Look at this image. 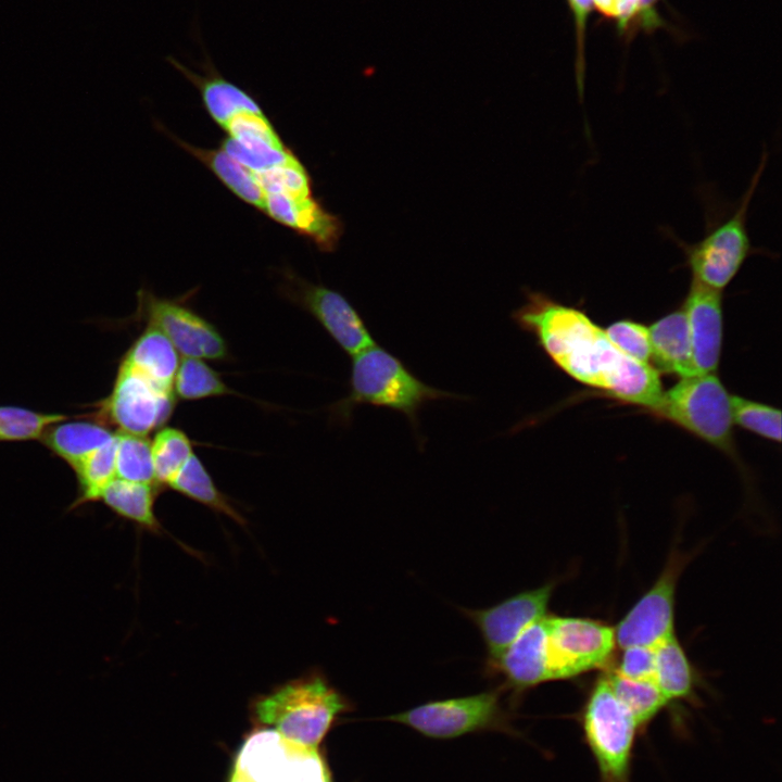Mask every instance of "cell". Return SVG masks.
<instances>
[{
    "label": "cell",
    "instance_id": "obj_28",
    "mask_svg": "<svg viewBox=\"0 0 782 782\" xmlns=\"http://www.w3.org/2000/svg\"><path fill=\"white\" fill-rule=\"evenodd\" d=\"M115 478L159 485L155 480L151 442L146 436L121 431L116 434Z\"/></svg>",
    "mask_w": 782,
    "mask_h": 782
},
{
    "label": "cell",
    "instance_id": "obj_20",
    "mask_svg": "<svg viewBox=\"0 0 782 782\" xmlns=\"http://www.w3.org/2000/svg\"><path fill=\"white\" fill-rule=\"evenodd\" d=\"M651 365L659 373L680 378L696 373L684 310L681 307L648 327Z\"/></svg>",
    "mask_w": 782,
    "mask_h": 782
},
{
    "label": "cell",
    "instance_id": "obj_10",
    "mask_svg": "<svg viewBox=\"0 0 782 782\" xmlns=\"http://www.w3.org/2000/svg\"><path fill=\"white\" fill-rule=\"evenodd\" d=\"M283 293L307 311L350 356L375 345V339L354 306L340 293L286 274Z\"/></svg>",
    "mask_w": 782,
    "mask_h": 782
},
{
    "label": "cell",
    "instance_id": "obj_17",
    "mask_svg": "<svg viewBox=\"0 0 782 782\" xmlns=\"http://www.w3.org/2000/svg\"><path fill=\"white\" fill-rule=\"evenodd\" d=\"M721 292L692 279L682 306L698 375L716 373L720 362L723 338Z\"/></svg>",
    "mask_w": 782,
    "mask_h": 782
},
{
    "label": "cell",
    "instance_id": "obj_36",
    "mask_svg": "<svg viewBox=\"0 0 782 782\" xmlns=\"http://www.w3.org/2000/svg\"><path fill=\"white\" fill-rule=\"evenodd\" d=\"M658 0H622L616 18L620 34L636 28L653 31L663 26V20L656 11Z\"/></svg>",
    "mask_w": 782,
    "mask_h": 782
},
{
    "label": "cell",
    "instance_id": "obj_12",
    "mask_svg": "<svg viewBox=\"0 0 782 782\" xmlns=\"http://www.w3.org/2000/svg\"><path fill=\"white\" fill-rule=\"evenodd\" d=\"M175 401L174 393L161 390L122 363L105 411L121 432L147 436L169 419Z\"/></svg>",
    "mask_w": 782,
    "mask_h": 782
},
{
    "label": "cell",
    "instance_id": "obj_25",
    "mask_svg": "<svg viewBox=\"0 0 782 782\" xmlns=\"http://www.w3.org/2000/svg\"><path fill=\"white\" fill-rule=\"evenodd\" d=\"M41 438L46 445L75 468L88 455L111 441L114 434L96 424L75 421L56 422Z\"/></svg>",
    "mask_w": 782,
    "mask_h": 782
},
{
    "label": "cell",
    "instance_id": "obj_3",
    "mask_svg": "<svg viewBox=\"0 0 782 782\" xmlns=\"http://www.w3.org/2000/svg\"><path fill=\"white\" fill-rule=\"evenodd\" d=\"M352 357L350 392L332 407L344 424L354 408L371 405L403 414L417 430L419 412L426 404L462 398L425 383L400 358L377 344Z\"/></svg>",
    "mask_w": 782,
    "mask_h": 782
},
{
    "label": "cell",
    "instance_id": "obj_26",
    "mask_svg": "<svg viewBox=\"0 0 782 782\" xmlns=\"http://www.w3.org/2000/svg\"><path fill=\"white\" fill-rule=\"evenodd\" d=\"M167 487L218 514L229 517L238 525H247L244 517L234 507L229 499L218 490L201 459L193 453Z\"/></svg>",
    "mask_w": 782,
    "mask_h": 782
},
{
    "label": "cell",
    "instance_id": "obj_5",
    "mask_svg": "<svg viewBox=\"0 0 782 782\" xmlns=\"http://www.w3.org/2000/svg\"><path fill=\"white\" fill-rule=\"evenodd\" d=\"M767 161L765 151L735 210L726 219L711 226L701 240L688 243L668 231L669 237L683 252L692 279L722 291L734 279L745 261L756 253L747 230V216Z\"/></svg>",
    "mask_w": 782,
    "mask_h": 782
},
{
    "label": "cell",
    "instance_id": "obj_14",
    "mask_svg": "<svg viewBox=\"0 0 782 782\" xmlns=\"http://www.w3.org/2000/svg\"><path fill=\"white\" fill-rule=\"evenodd\" d=\"M555 586V581H551L490 607L462 608L482 636L488 653L485 661L495 659L527 627L546 616Z\"/></svg>",
    "mask_w": 782,
    "mask_h": 782
},
{
    "label": "cell",
    "instance_id": "obj_24",
    "mask_svg": "<svg viewBox=\"0 0 782 782\" xmlns=\"http://www.w3.org/2000/svg\"><path fill=\"white\" fill-rule=\"evenodd\" d=\"M654 682L669 704L694 694V670L676 634L655 646Z\"/></svg>",
    "mask_w": 782,
    "mask_h": 782
},
{
    "label": "cell",
    "instance_id": "obj_6",
    "mask_svg": "<svg viewBox=\"0 0 782 782\" xmlns=\"http://www.w3.org/2000/svg\"><path fill=\"white\" fill-rule=\"evenodd\" d=\"M731 395L716 373L680 378L669 390L663 391L651 411L660 418L688 432L732 453L734 447Z\"/></svg>",
    "mask_w": 782,
    "mask_h": 782
},
{
    "label": "cell",
    "instance_id": "obj_16",
    "mask_svg": "<svg viewBox=\"0 0 782 782\" xmlns=\"http://www.w3.org/2000/svg\"><path fill=\"white\" fill-rule=\"evenodd\" d=\"M223 128L222 149L253 174L297 159L263 111L237 114Z\"/></svg>",
    "mask_w": 782,
    "mask_h": 782
},
{
    "label": "cell",
    "instance_id": "obj_2",
    "mask_svg": "<svg viewBox=\"0 0 782 782\" xmlns=\"http://www.w3.org/2000/svg\"><path fill=\"white\" fill-rule=\"evenodd\" d=\"M353 708L320 670H312L253 698L252 720L303 748L318 746L339 717Z\"/></svg>",
    "mask_w": 782,
    "mask_h": 782
},
{
    "label": "cell",
    "instance_id": "obj_22",
    "mask_svg": "<svg viewBox=\"0 0 782 782\" xmlns=\"http://www.w3.org/2000/svg\"><path fill=\"white\" fill-rule=\"evenodd\" d=\"M161 487L114 478L100 499L118 517L133 522L140 530L167 534L155 516L154 503Z\"/></svg>",
    "mask_w": 782,
    "mask_h": 782
},
{
    "label": "cell",
    "instance_id": "obj_8",
    "mask_svg": "<svg viewBox=\"0 0 782 782\" xmlns=\"http://www.w3.org/2000/svg\"><path fill=\"white\" fill-rule=\"evenodd\" d=\"M547 680H567L605 667L616 648L614 628L583 617H544Z\"/></svg>",
    "mask_w": 782,
    "mask_h": 782
},
{
    "label": "cell",
    "instance_id": "obj_32",
    "mask_svg": "<svg viewBox=\"0 0 782 782\" xmlns=\"http://www.w3.org/2000/svg\"><path fill=\"white\" fill-rule=\"evenodd\" d=\"M730 402L733 424L765 439L781 442V411L779 408L739 395H731Z\"/></svg>",
    "mask_w": 782,
    "mask_h": 782
},
{
    "label": "cell",
    "instance_id": "obj_37",
    "mask_svg": "<svg viewBox=\"0 0 782 782\" xmlns=\"http://www.w3.org/2000/svg\"><path fill=\"white\" fill-rule=\"evenodd\" d=\"M620 660L614 671L633 680H653L655 647L633 645L622 648Z\"/></svg>",
    "mask_w": 782,
    "mask_h": 782
},
{
    "label": "cell",
    "instance_id": "obj_11",
    "mask_svg": "<svg viewBox=\"0 0 782 782\" xmlns=\"http://www.w3.org/2000/svg\"><path fill=\"white\" fill-rule=\"evenodd\" d=\"M682 563L671 557L653 585L634 603L614 628L620 648L655 647L674 633V601Z\"/></svg>",
    "mask_w": 782,
    "mask_h": 782
},
{
    "label": "cell",
    "instance_id": "obj_21",
    "mask_svg": "<svg viewBox=\"0 0 782 782\" xmlns=\"http://www.w3.org/2000/svg\"><path fill=\"white\" fill-rule=\"evenodd\" d=\"M123 363L161 390L174 393V380L180 363L178 351L157 328L149 326L129 349Z\"/></svg>",
    "mask_w": 782,
    "mask_h": 782
},
{
    "label": "cell",
    "instance_id": "obj_39",
    "mask_svg": "<svg viewBox=\"0 0 782 782\" xmlns=\"http://www.w3.org/2000/svg\"><path fill=\"white\" fill-rule=\"evenodd\" d=\"M622 0H593L596 9L606 17L617 18Z\"/></svg>",
    "mask_w": 782,
    "mask_h": 782
},
{
    "label": "cell",
    "instance_id": "obj_19",
    "mask_svg": "<svg viewBox=\"0 0 782 782\" xmlns=\"http://www.w3.org/2000/svg\"><path fill=\"white\" fill-rule=\"evenodd\" d=\"M203 55L204 59L199 64L202 70L200 73L174 56H166V61L198 89L204 108L216 124L224 127L237 114L263 111L249 92L217 71L205 51Z\"/></svg>",
    "mask_w": 782,
    "mask_h": 782
},
{
    "label": "cell",
    "instance_id": "obj_35",
    "mask_svg": "<svg viewBox=\"0 0 782 782\" xmlns=\"http://www.w3.org/2000/svg\"><path fill=\"white\" fill-rule=\"evenodd\" d=\"M610 341L629 357L651 365L648 327L632 320H618L605 329Z\"/></svg>",
    "mask_w": 782,
    "mask_h": 782
},
{
    "label": "cell",
    "instance_id": "obj_4",
    "mask_svg": "<svg viewBox=\"0 0 782 782\" xmlns=\"http://www.w3.org/2000/svg\"><path fill=\"white\" fill-rule=\"evenodd\" d=\"M582 737L598 773V782H632V762L640 728L615 695L606 674L591 688L579 714Z\"/></svg>",
    "mask_w": 782,
    "mask_h": 782
},
{
    "label": "cell",
    "instance_id": "obj_15",
    "mask_svg": "<svg viewBox=\"0 0 782 782\" xmlns=\"http://www.w3.org/2000/svg\"><path fill=\"white\" fill-rule=\"evenodd\" d=\"M484 671L502 680L500 685L513 708L527 691L547 682L544 617L527 627L495 659L485 661Z\"/></svg>",
    "mask_w": 782,
    "mask_h": 782
},
{
    "label": "cell",
    "instance_id": "obj_7",
    "mask_svg": "<svg viewBox=\"0 0 782 782\" xmlns=\"http://www.w3.org/2000/svg\"><path fill=\"white\" fill-rule=\"evenodd\" d=\"M504 694L505 690L499 685L474 695L427 702L383 719L433 739H454L480 731L520 736L513 726V708L504 706Z\"/></svg>",
    "mask_w": 782,
    "mask_h": 782
},
{
    "label": "cell",
    "instance_id": "obj_30",
    "mask_svg": "<svg viewBox=\"0 0 782 782\" xmlns=\"http://www.w3.org/2000/svg\"><path fill=\"white\" fill-rule=\"evenodd\" d=\"M115 454L116 436L74 468L78 479L79 495L73 507L100 499L104 488L115 478Z\"/></svg>",
    "mask_w": 782,
    "mask_h": 782
},
{
    "label": "cell",
    "instance_id": "obj_13",
    "mask_svg": "<svg viewBox=\"0 0 782 782\" xmlns=\"http://www.w3.org/2000/svg\"><path fill=\"white\" fill-rule=\"evenodd\" d=\"M143 315L149 324L162 331L178 353L186 357L224 361L228 348L214 325L188 305L176 300L141 294Z\"/></svg>",
    "mask_w": 782,
    "mask_h": 782
},
{
    "label": "cell",
    "instance_id": "obj_34",
    "mask_svg": "<svg viewBox=\"0 0 782 782\" xmlns=\"http://www.w3.org/2000/svg\"><path fill=\"white\" fill-rule=\"evenodd\" d=\"M265 194L311 197L312 179L298 157L286 164L254 174Z\"/></svg>",
    "mask_w": 782,
    "mask_h": 782
},
{
    "label": "cell",
    "instance_id": "obj_18",
    "mask_svg": "<svg viewBox=\"0 0 782 782\" xmlns=\"http://www.w3.org/2000/svg\"><path fill=\"white\" fill-rule=\"evenodd\" d=\"M264 213L308 238L325 252L336 249L343 232L340 217L327 211L314 195L265 194Z\"/></svg>",
    "mask_w": 782,
    "mask_h": 782
},
{
    "label": "cell",
    "instance_id": "obj_29",
    "mask_svg": "<svg viewBox=\"0 0 782 782\" xmlns=\"http://www.w3.org/2000/svg\"><path fill=\"white\" fill-rule=\"evenodd\" d=\"M173 391L175 396L186 401L234 394L216 373L201 358L185 357L178 366Z\"/></svg>",
    "mask_w": 782,
    "mask_h": 782
},
{
    "label": "cell",
    "instance_id": "obj_23",
    "mask_svg": "<svg viewBox=\"0 0 782 782\" xmlns=\"http://www.w3.org/2000/svg\"><path fill=\"white\" fill-rule=\"evenodd\" d=\"M165 134L203 163L240 200L264 212L265 192L251 171L223 149L198 148L177 138L166 129Z\"/></svg>",
    "mask_w": 782,
    "mask_h": 782
},
{
    "label": "cell",
    "instance_id": "obj_27",
    "mask_svg": "<svg viewBox=\"0 0 782 782\" xmlns=\"http://www.w3.org/2000/svg\"><path fill=\"white\" fill-rule=\"evenodd\" d=\"M605 674L615 695L633 716L641 733L669 705L653 680H633L614 670Z\"/></svg>",
    "mask_w": 782,
    "mask_h": 782
},
{
    "label": "cell",
    "instance_id": "obj_31",
    "mask_svg": "<svg viewBox=\"0 0 782 782\" xmlns=\"http://www.w3.org/2000/svg\"><path fill=\"white\" fill-rule=\"evenodd\" d=\"M151 449L155 480L160 487L168 485L193 453L189 437L173 427L161 428L151 442Z\"/></svg>",
    "mask_w": 782,
    "mask_h": 782
},
{
    "label": "cell",
    "instance_id": "obj_33",
    "mask_svg": "<svg viewBox=\"0 0 782 782\" xmlns=\"http://www.w3.org/2000/svg\"><path fill=\"white\" fill-rule=\"evenodd\" d=\"M64 419L65 416L60 414H42L21 407L1 406L0 440L38 439L50 426Z\"/></svg>",
    "mask_w": 782,
    "mask_h": 782
},
{
    "label": "cell",
    "instance_id": "obj_38",
    "mask_svg": "<svg viewBox=\"0 0 782 782\" xmlns=\"http://www.w3.org/2000/svg\"><path fill=\"white\" fill-rule=\"evenodd\" d=\"M569 8L572 12L575 27H576V41H577V58H576V75L579 93L583 94V80H584V34L585 24L590 12L592 11L593 0H567Z\"/></svg>",
    "mask_w": 782,
    "mask_h": 782
},
{
    "label": "cell",
    "instance_id": "obj_9",
    "mask_svg": "<svg viewBox=\"0 0 782 782\" xmlns=\"http://www.w3.org/2000/svg\"><path fill=\"white\" fill-rule=\"evenodd\" d=\"M232 767L251 782H332L318 749L291 744L266 728L247 737Z\"/></svg>",
    "mask_w": 782,
    "mask_h": 782
},
{
    "label": "cell",
    "instance_id": "obj_1",
    "mask_svg": "<svg viewBox=\"0 0 782 782\" xmlns=\"http://www.w3.org/2000/svg\"><path fill=\"white\" fill-rule=\"evenodd\" d=\"M526 302L512 312L515 325L531 335L551 362L569 377L623 403L652 411L663 387L649 364L621 352L581 310L541 291L525 289Z\"/></svg>",
    "mask_w": 782,
    "mask_h": 782
}]
</instances>
